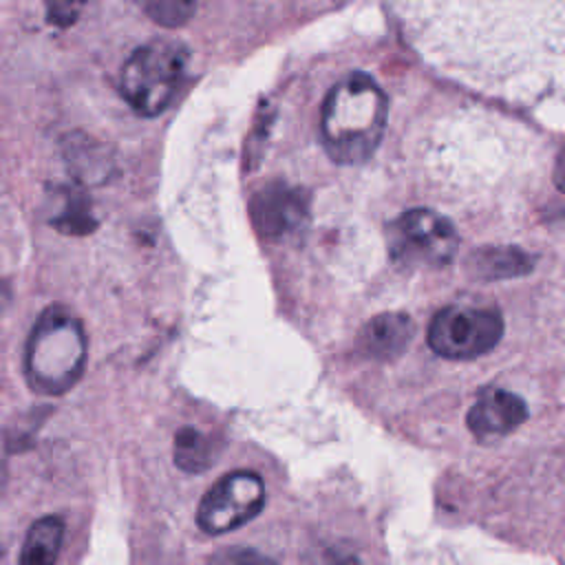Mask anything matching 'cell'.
<instances>
[{"label": "cell", "mask_w": 565, "mask_h": 565, "mask_svg": "<svg viewBox=\"0 0 565 565\" xmlns=\"http://www.w3.org/2000/svg\"><path fill=\"white\" fill-rule=\"evenodd\" d=\"M386 113V95L366 73H351L338 82L329 90L320 117L327 154L342 166L371 159L384 137Z\"/></svg>", "instance_id": "1"}, {"label": "cell", "mask_w": 565, "mask_h": 565, "mask_svg": "<svg viewBox=\"0 0 565 565\" xmlns=\"http://www.w3.org/2000/svg\"><path fill=\"white\" fill-rule=\"evenodd\" d=\"M86 364L84 327L66 307L40 313L24 349V377L38 395L55 397L75 386Z\"/></svg>", "instance_id": "2"}, {"label": "cell", "mask_w": 565, "mask_h": 565, "mask_svg": "<svg viewBox=\"0 0 565 565\" xmlns=\"http://www.w3.org/2000/svg\"><path fill=\"white\" fill-rule=\"evenodd\" d=\"M188 64L181 42L154 40L139 46L124 64L119 90L141 117H157L172 102Z\"/></svg>", "instance_id": "3"}, {"label": "cell", "mask_w": 565, "mask_h": 565, "mask_svg": "<svg viewBox=\"0 0 565 565\" xmlns=\"http://www.w3.org/2000/svg\"><path fill=\"white\" fill-rule=\"evenodd\" d=\"M503 335V318L494 307L448 305L428 324L430 349L448 360H472L492 351Z\"/></svg>", "instance_id": "4"}, {"label": "cell", "mask_w": 565, "mask_h": 565, "mask_svg": "<svg viewBox=\"0 0 565 565\" xmlns=\"http://www.w3.org/2000/svg\"><path fill=\"white\" fill-rule=\"evenodd\" d=\"M455 225L426 207H415L388 225V252L399 265L439 267L457 252Z\"/></svg>", "instance_id": "5"}, {"label": "cell", "mask_w": 565, "mask_h": 565, "mask_svg": "<svg viewBox=\"0 0 565 565\" xmlns=\"http://www.w3.org/2000/svg\"><path fill=\"white\" fill-rule=\"evenodd\" d=\"M265 505V483L252 470H234L216 481L199 503L196 525L205 534H225L256 519Z\"/></svg>", "instance_id": "6"}, {"label": "cell", "mask_w": 565, "mask_h": 565, "mask_svg": "<svg viewBox=\"0 0 565 565\" xmlns=\"http://www.w3.org/2000/svg\"><path fill=\"white\" fill-rule=\"evenodd\" d=\"M249 214L256 232L263 238L280 241L300 230L307 221L309 196L300 188L285 181H271L252 196Z\"/></svg>", "instance_id": "7"}, {"label": "cell", "mask_w": 565, "mask_h": 565, "mask_svg": "<svg viewBox=\"0 0 565 565\" xmlns=\"http://www.w3.org/2000/svg\"><path fill=\"white\" fill-rule=\"evenodd\" d=\"M527 417L525 402L503 388H486L468 411V428L481 439H499L516 430Z\"/></svg>", "instance_id": "8"}, {"label": "cell", "mask_w": 565, "mask_h": 565, "mask_svg": "<svg viewBox=\"0 0 565 565\" xmlns=\"http://www.w3.org/2000/svg\"><path fill=\"white\" fill-rule=\"evenodd\" d=\"M413 333L415 324L406 313H380L362 327L358 349L364 358L386 362L406 351Z\"/></svg>", "instance_id": "9"}, {"label": "cell", "mask_w": 565, "mask_h": 565, "mask_svg": "<svg viewBox=\"0 0 565 565\" xmlns=\"http://www.w3.org/2000/svg\"><path fill=\"white\" fill-rule=\"evenodd\" d=\"M532 263L534 258L519 247H483L468 260L472 274L486 280L523 276L532 269Z\"/></svg>", "instance_id": "10"}, {"label": "cell", "mask_w": 565, "mask_h": 565, "mask_svg": "<svg viewBox=\"0 0 565 565\" xmlns=\"http://www.w3.org/2000/svg\"><path fill=\"white\" fill-rule=\"evenodd\" d=\"M218 455V441L194 426H181L174 435V463L188 475L210 470Z\"/></svg>", "instance_id": "11"}, {"label": "cell", "mask_w": 565, "mask_h": 565, "mask_svg": "<svg viewBox=\"0 0 565 565\" xmlns=\"http://www.w3.org/2000/svg\"><path fill=\"white\" fill-rule=\"evenodd\" d=\"M64 539V521L60 516L38 519L22 543L20 563L24 565H51L55 563Z\"/></svg>", "instance_id": "12"}, {"label": "cell", "mask_w": 565, "mask_h": 565, "mask_svg": "<svg viewBox=\"0 0 565 565\" xmlns=\"http://www.w3.org/2000/svg\"><path fill=\"white\" fill-rule=\"evenodd\" d=\"M51 223H53L60 232H64V234H75V236H79V234L93 232L95 225H97V218H95L93 212H90L88 199H86L82 192H79V194L75 192V194H71V196L66 199L62 212H60L57 218H53Z\"/></svg>", "instance_id": "13"}, {"label": "cell", "mask_w": 565, "mask_h": 565, "mask_svg": "<svg viewBox=\"0 0 565 565\" xmlns=\"http://www.w3.org/2000/svg\"><path fill=\"white\" fill-rule=\"evenodd\" d=\"M143 13L161 26H183L196 11V0H139Z\"/></svg>", "instance_id": "14"}, {"label": "cell", "mask_w": 565, "mask_h": 565, "mask_svg": "<svg viewBox=\"0 0 565 565\" xmlns=\"http://www.w3.org/2000/svg\"><path fill=\"white\" fill-rule=\"evenodd\" d=\"M86 0H44L46 18L55 26H71L77 22Z\"/></svg>", "instance_id": "15"}, {"label": "cell", "mask_w": 565, "mask_h": 565, "mask_svg": "<svg viewBox=\"0 0 565 565\" xmlns=\"http://www.w3.org/2000/svg\"><path fill=\"white\" fill-rule=\"evenodd\" d=\"M218 561H232V563H238V561H245V558H249V561H269V558H265V556H258V554H254V552H245V554H238V552H230V554H218L216 556Z\"/></svg>", "instance_id": "16"}, {"label": "cell", "mask_w": 565, "mask_h": 565, "mask_svg": "<svg viewBox=\"0 0 565 565\" xmlns=\"http://www.w3.org/2000/svg\"><path fill=\"white\" fill-rule=\"evenodd\" d=\"M9 305H11V285L0 278V316L7 311Z\"/></svg>", "instance_id": "17"}, {"label": "cell", "mask_w": 565, "mask_h": 565, "mask_svg": "<svg viewBox=\"0 0 565 565\" xmlns=\"http://www.w3.org/2000/svg\"><path fill=\"white\" fill-rule=\"evenodd\" d=\"M554 179H556V185L565 192V150L558 154V161H556V172H554Z\"/></svg>", "instance_id": "18"}]
</instances>
